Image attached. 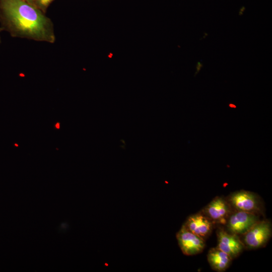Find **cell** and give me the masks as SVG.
<instances>
[{"instance_id":"cell-1","label":"cell","mask_w":272,"mask_h":272,"mask_svg":"<svg viewBox=\"0 0 272 272\" xmlns=\"http://www.w3.org/2000/svg\"><path fill=\"white\" fill-rule=\"evenodd\" d=\"M0 29L12 37L54 43L51 19L24 0H0Z\"/></svg>"},{"instance_id":"cell-2","label":"cell","mask_w":272,"mask_h":272,"mask_svg":"<svg viewBox=\"0 0 272 272\" xmlns=\"http://www.w3.org/2000/svg\"><path fill=\"white\" fill-rule=\"evenodd\" d=\"M271 234V226L267 220L258 221L243 235V244L251 249L264 245Z\"/></svg>"},{"instance_id":"cell-3","label":"cell","mask_w":272,"mask_h":272,"mask_svg":"<svg viewBox=\"0 0 272 272\" xmlns=\"http://www.w3.org/2000/svg\"><path fill=\"white\" fill-rule=\"evenodd\" d=\"M227 201L235 211L259 214L261 211V204L258 196L254 193L240 190L231 194Z\"/></svg>"},{"instance_id":"cell-4","label":"cell","mask_w":272,"mask_h":272,"mask_svg":"<svg viewBox=\"0 0 272 272\" xmlns=\"http://www.w3.org/2000/svg\"><path fill=\"white\" fill-rule=\"evenodd\" d=\"M259 220L258 214L240 211H232L226 223L228 231L243 235Z\"/></svg>"},{"instance_id":"cell-5","label":"cell","mask_w":272,"mask_h":272,"mask_svg":"<svg viewBox=\"0 0 272 272\" xmlns=\"http://www.w3.org/2000/svg\"><path fill=\"white\" fill-rule=\"evenodd\" d=\"M179 246L186 255H193L201 252L205 248V239L189 231L184 225L176 234Z\"/></svg>"},{"instance_id":"cell-6","label":"cell","mask_w":272,"mask_h":272,"mask_svg":"<svg viewBox=\"0 0 272 272\" xmlns=\"http://www.w3.org/2000/svg\"><path fill=\"white\" fill-rule=\"evenodd\" d=\"M232 210L227 199L218 196L205 208L202 213L213 223L224 224H226Z\"/></svg>"},{"instance_id":"cell-7","label":"cell","mask_w":272,"mask_h":272,"mask_svg":"<svg viewBox=\"0 0 272 272\" xmlns=\"http://www.w3.org/2000/svg\"><path fill=\"white\" fill-rule=\"evenodd\" d=\"M217 238V247L227 253L232 258L237 257L245 246L238 235L228 233L223 229L218 230Z\"/></svg>"},{"instance_id":"cell-8","label":"cell","mask_w":272,"mask_h":272,"mask_svg":"<svg viewBox=\"0 0 272 272\" xmlns=\"http://www.w3.org/2000/svg\"><path fill=\"white\" fill-rule=\"evenodd\" d=\"M213 222L202 213L188 218L184 225L190 232L205 239L211 233Z\"/></svg>"},{"instance_id":"cell-9","label":"cell","mask_w":272,"mask_h":272,"mask_svg":"<svg viewBox=\"0 0 272 272\" xmlns=\"http://www.w3.org/2000/svg\"><path fill=\"white\" fill-rule=\"evenodd\" d=\"M207 258L212 269L220 272L225 271L229 266L232 259L217 247L210 249Z\"/></svg>"},{"instance_id":"cell-10","label":"cell","mask_w":272,"mask_h":272,"mask_svg":"<svg viewBox=\"0 0 272 272\" xmlns=\"http://www.w3.org/2000/svg\"><path fill=\"white\" fill-rule=\"evenodd\" d=\"M54 0H35L34 6L45 13L50 5Z\"/></svg>"},{"instance_id":"cell-11","label":"cell","mask_w":272,"mask_h":272,"mask_svg":"<svg viewBox=\"0 0 272 272\" xmlns=\"http://www.w3.org/2000/svg\"><path fill=\"white\" fill-rule=\"evenodd\" d=\"M24 1L34 6V3H35V0H24Z\"/></svg>"},{"instance_id":"cell-12","label":"cell","mask_w":272,"mask_h":272,"mask_svg":"<svg viewBox=\"0 0 272 272\" xmlns=\"http://www.w3.org/2000/svg\"><path fill=\"white\" fill-rule=\"evenodd\" d=\"M55 127L56 128H59V123H57L55 125Z\"/></svg>"},{"instance_id":"cell-13","label":"cell","mask_w":272,"mask_h":272,"mask_svg":"<svg viewBox=\"0 0 272 272\" xmlns=\"http://www.w3.org/2000/svg\"><path fill=\"white\" fill-rule=\"evenodd\" d=\"M229 106L231 107H232V108L233 107H234L235 108L236 107V106L234 105L233 104H229Z\"/></svg>"},{"instance_id":"cell-14","label":"cell","mask_w":272,"mask_h":272,"mask_svg":"<svg viewBox=\"0 0 272 272\" xmlns=\"http://www.w3.org/2000/svg\"><path fill=\"white\" fill-rule=\"evenodd\" d=\"M1 30L0 29V33H1ZM1 42H2V41H1V35H0V44L1 43Z\"/></svg>"}]
</instances>
